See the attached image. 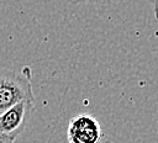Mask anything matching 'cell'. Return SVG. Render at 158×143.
I'll return each mask as SVG.
<instances>
[{
	"label": "cell",
	"instance_id": "6da1fadb",
	"mask_svg": "<svg viewBox=\"0 0 158 143\" xmlns=\"http://www.w3.org/2000/svg\"><path fill=\"white\" fill-rule=\"evenodd\" d=\"M33 101L35 95L31 84L30 68L21 70H0V113L20 101Z\"/></svg>",
	"mask_w": 158,
	"mask_h": 143
},
{
	"label": "cell",
	"instance_id": "7a4b0ae2",
	"mask_svg": "<svg viewBox=\"0 0 158 143\" xmlns=\"http://www.w3.org/2000/svg\"><path fill=\"white\" fill-rule=\"evenodd\" d=\"M69 143H99L101 127L99 121L90 115H79L69 121L67 128Z\"/></svg>",
	"mask_w": 158,
	"mask_h": 143
},
{
	"label": "cell",
	"instance_id": "3957f363",
	"mask_svg": "<svg viewBox=\"0 0 158 143\" xmlns=\"http://www.w3.org/2000/svg\"><path fill=\"white\" fill-rule=\"evenodd\" d=\"M33 108V101H20L0 113V132L19 136L22 131L27 116Z\"/></svg>",
	"mask_w": 158,
	"mask_h": 143
},
{
	"label": "cell",
	"instance_id": "277c9868",
	"mask_svg": "<svg viewBox=\"0 0 158 143\" xmlns=\"http://www.w3.org/2000/svg\"><path fill=\"white\" fill-rule=\"evenodd\" d=\"M15 139H16V136L0 132V143H14Z\"/></svg>",
	"mask_w": 158,
	"mask_h": 143
},
{
	"label": "cell",
	"instance_id": "5b68a950",
	"mask_svg": "<svg viewBox=\"0 0 158 143\" xmlns=\"http://www.w3.org/2000/svg\"><path fill=\"white\" fill-rule=\"evenodd\" d=\"M149 2L152 5V9H153V12H154L156 18L158 20V0H149Z\"/></svg>",
	"mask_w": 158,
	"mask_h": 143
},
{
	"label": "cell",
	"instance_id": "8992f818",
	"mask_svg": "<svg viewBox=\"0 0 158 143\" xmlns=\"http://www.w3.org/2000/svg\"><path fill=\"white\" fill-rule=\"evenodd\" d=\"M85 1H94V0H70L73 4H79V2H85Z\"/></svg>",
	"mask_w": 158,
	"mask_h": 143
}]
</instances>
